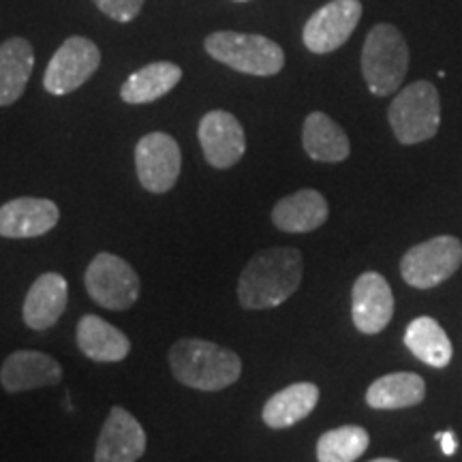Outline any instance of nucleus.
I'll return each mask as SVG.
<instances>
[{
	"instance_id": "nucleus-1",
	"label": "nucleus",
	"mask_w": 462,
	"mask_h": 462,
	"mask_svg": "<svg viewBox=\"0 0 462 462\" xmlns=\"http://www.w3.org/2000/svg\"><path fill=\"white\" fill-rule=\"evenodd\" d=\"M304 274L302 253L298 248H265L259 251L238 282V300L246 310L274 309L298 291Z\"/></svg>"
},
{
	"instance_id": "nucleus-2",
	"label": "nucleus",
	"mask_w": 462,
	"mask_h": 462,
	"mask_svg": "<svg viewBox=\"0 0 462 462\" xmlns=\"http://www.w3.org/2000/svg\"><path fill=\"white\" fill-rule=\"evenodd\" d=\"M173 377L201 392H218L240 379L242 362L234 351L199 338H182L170 349Z\"/></svg>"
},
{
	"instance_id": "nucleus-3",
	"label": "nucleus",
	"mask_w": 462,
	"mask_h": 462,
	"mask_svg": "<svg viewBox=\"0 0 462 462\" xmlns=\"http://www.w3.org/2000/svg\"><path fill=\"white\" fill-rule=\"evenodd\" d=\"M409 71V48L396 26L377 24L362 48V75L368 90L390 97L401 88Z\"/></svg>"
},
{
	"instance_id": "nucleus-4",
	"label": "nucleus",
	"mask_w": 462,
	"mask_h": 462,
	"mask_svg": "<svg viewBox=\"0 0 462 462\" xmlns=\"http://www.w3.org/2000/svg\"><path fill=\"white\" fill-rule=\"evenodd\" d=\"M204 48L215 60L238 73L270 78L285 67V51L263 34L221 31L208 34Z\"/></svg>"
},
{
	"instance_id": "nucleus-5",
	"label": "nucleus",
	"mask_w": 462,
	"mask_h": 462,
	"mask_svg": "<svg viewBox=\"0 0 462 462\" xmlns=\"http://www.w3.org/2000/svg\"><path fill=\"white\" fill-rule=\"evenodd\" d=\"M388 118L396 140L404 146L429 142L441 125V99L430 82H413L392 101Z\"/></svg>"
},
{
	"instance_id": "nucleus-6",
	"label": "nucleus",
	"mask_w": 462,
	"mask_h": 462,
	"mask_svg": "<svg viewBox=\"0 0 462 462\" xmlns=\"http://www.w3.org/2000/svg\"><path fill=\"white\" fill-rule=\"evenodd\" d=\"M88 296L107 310H126L140 298V276L123 257L99 253L86 268Z\"/></svg>"
},
{
	"instance_id": "nucleus-7",
	"label": "nucleus",
	"mask_w": 462,
	"mask_h": 462,
	"mask_svg": "<svg viewBox=\"0 0 462 462\" xmlns=\"http://www.w3.org/2000/svg\"><path fill=\"white\" fill-rule=\"evenodd\" d=\"M462 263V242L454 236H439L404 253L401 274L407 285L432 289L456 274Z\"/></svg>"
},
{
	"instance_id": "nucleus-8",
	"label": "nucleus",
	"mask_w": 462,
	"mask_h": 462,
	"mask_svg": "<svg viewBox=\"0 0 462 462\" xmlns=\"http://www.w3.org/2000/svg\"><path fill=\"white\" fill-rule=\"evenodd\" d=\"M101 65V51L86 37H69L51 56L43 75V86L50 95L62 97L84 86Z\"/></svg>"
},
{
	"instance_id": "nucleus-9",
	"label": "nucleus",
	"mask_w": 462,
	"mask_h": 462,
	"mask_svg": "<svg viewBox=\"0 0 462 462\" xmlns=\"http://www.w3.org/2000/svg\"><path fill=\"white\" fill-rule=\"evenodd\" d=\"M360 0H330L306 22L302 31L306 50L313 51V54L337 51L340 45L349 42V37L360 24Z\"/></svg>"
},
{
	"instance_id": "nucleus-10",
	"label": "nucleus",
	"mask_w": 462,
	"mask_h": 462,
	"mask_svg": "<svg viewBox=\"0 0 462 462\" xmlns=\"http://www.w3.org/2000/svg\"><path fill=\"white\" fill-rule=\"evenodd\" d=\"M135 167L148 193H167L180 176L182 154L178 142L167 133H148L135 146Z\"/></svg>"
},
{
	"instance_id": "nucleus-11",
	"label": "nucleus",
	"mask_w": 462,
	"mask_h": 462,
	"mask_svg": "<svg viewBox=\"0 0 462 462\" xmlns=\"http://www.w3.org/2000/svg\"><path fill=\"white\" fill-rule=\"evenodd\" d=\"M198 137L206 161L217 170H229L245 157V129L238 118L225 109H212L201 118Z\"/></svg>"
},
{
	"instance_id": "nucleus-12",
	"label": "nucleus",
	"mask_w": 462,
	"mask_h": 462,
	"mask_svg": "<svg viewBox=\"0 0 462 462\" xmlns=\"http://www.w3.org/2000/svg\"><path fill=\"white\" fill-rule=\"evenodd\" d=\"M394 315V296L388 281L377 273H364L351 291V317L362 334H379Z\"/></svg>"
},
{
	"instance_id": "nucleus-13",
	"label": "nucleus",
	"mask_w": 462,
	"mask_h": 462,
	"mask_svg": "<svg viewBox=\"0 0 462 462\" xmlns=\"http://www.w3.org/2000/svg\"><path fill=\"white\" fill-rule=\"evenodd\" d=\"M146 452V432L123 407H114L103 424L95 462H137Z\"/></svg>"
},
{
	"instance_id": "nucleus-14",
	"label": "nucleus",
	"mask_w": 462,
	"mask_h": 462,
	"mask_svg": "<svg viewBox=\"0 0 462 462\" xmlns=\"http://www.w3.org/2000/svg\"><path fill=\"white\" fill-rule=\"evenodd\" d=\"M60 210L51 199L17 198L0 206V236L3 238H37L58 225Z\"/></svg>"
},
{
	"instance_id": "nucleus-15",
	"label": "nucleus",
	"mask_w": 462,
	"mask_h": 462,
	"mask_svg": "<svg viewBox=\"0 0 462 462\" xmlns=\"http://www.w3.org/2000/svg\"><path fill=\"white\" fill-rule=\"evenodd\" d=\"M62 366L42 351H14L0 368V383L9 394L60 383Z\"/></svg>"
},
{
	"instance_id": "nucleus-16",
	"label": "nucleus",
	"mask_w": 462,
	"mask_h": 462,
	"mask_svg": "<svg viewBox=\"0 0 462 462\" xmlns=\"http://www.w3.org/2000/svg\"><path fill=\"white\" fill-rule=\"evenodd\" d=\"M69 285L65 276L45 273L32 282L24 298L22 319L31 330H50L67 309Z\"/></svg>"
},
{
	"instance_id": "nucleus-17",
	"label": "nucleus",
	"mask_w": 462,
	"mask_h": 462,
	"mask_svg": "<svg viewBox=\"0 0 462 462\" xmlns=\"http://www.w3.org/2000/svg\"><path fill=\"white\" fill-rule=\"evenodd\" d=\"M75 338L79 351L99 364L123 362L131 351V340L126 334L97 315H84L79 319Z\"/></svg>"
},
{
	"instance_id": "nucleus-18",
	"label": "nucleus",
	"mask_w": 462,
	"mask_h": 462,
	"mask_svg": "<svg viewBox=\"0 0 462 462\" xmlns=\"http://www.w3.org/2000/svg\"><path fill=\"white\" fill-rule=\"evenodd\" d=\"M330 208L319 190L302 189L282 198L273 210V223L285 234H306L328 221Z\"/></svg>"
},
{
	"instance_id": "nucleus-19",
	"label": "nucleus",
	"mask_w": 462,
	"mask_h": 462,
	"mask_svg": "<svg viewBox=\"0 0 462 462\" xmlns=\"http://www.w3.org/2000/svg\"><path fill=\"white\" fill-rule=\"evenodd\" d=\"M34 69V50L28 39L14 37L0 45V107L14 106L24 95Z\"/></svg>"
},
{
	"instance_id": "nucleus-20",
	"label": "nucleus",
	"mask_w": 462,
	"mask_h": 462,
	"mask_svg": "<svg viewBox=\"0 0 462 462\" xmlns=\"http://www.w3.org/2000/svg\"><path fill=\"white\" fill-rule=\"evenodd\" d=\"M317 402H319V388L309 381H302V383L289 385L268 398V402L263 404L262 418L268 429L282 430L309 418Z\"/></svg>"
},
{
	"instance_id": "nucleus-21",
	"label": "nucleus",
	"mask_w": 462,
	"mask_h": 462,
	"mask_svg": "<svg viewBox=\"0 0 462 462\" xmlns=\"http://www.w3.org/2000/svg\"><path fill=\"white\" fill-rule=\"evenodd\" d=\"M182 79V69L173 62H150V65L137 69L129 75V79L120 88V99L129 106H143L154 103L167 92L176 88Z\"/></svg>"
},
{
	"instance_id": "nucleus-22",
	"label": "nucleus",
	"mask_w": 462,
	"mask_h": 462,
	"mask_svg": "<svg viewBox=\"0 0 462 462\" xmlns=\"http://www.w3.org/2000/svg\"><path fill=\"white\" fill-rule=\"evenodd\" d=\"M302 143L306 154L313 161H321V163H340L351 152L346 133L323 112L306 116Z\"/></svg>"
},
{
	"instance_id": "nucleus-23",
	"label": "nucleus",
	"mask_w": 462,
	"mask_h": 462,
	"mask_svg": "<svg viewBox=\"0 0 462 462\" xmlns=\"http://www.w3.org/2000/svg\"><path fill=\"white\" fill-rule=\"evenodd\" d=\"M404 345L420 362L432 368H446L454 354L446 330L432 317H418L409 323L404 332Z\"/></svg>"
},
{
	"instance_id": "nucleus-24",
	"label": "nucleus",
	"mask_w": 462,
	"mask_h": 462,
	"mask_svg": "<svg viewBox=\"0 0 462 462\" xmlns=\"http://www.w3.org/2000/svg\"><path fill=\"white\" fill-rule=\"evenodd\" d=\"M426 396V383L415 373H392L373 381L366 402L373 409H407L420 404Z\"/></svg>"
},
{
	"instance_id": "nucleus-25",
	"label": "nucleus",
	"mask_w": 462,
	"mask_h": 462,
	"mask_svg": "<svg viewBox=\"0 0 462 462\" xmlns=\"http://www.w3.org/2000/svg\"><path fill=\"white\" fill-rule=\"evenodd\" d=\"M371 437L362 426H340L323 432L317 441L319 462H354L368 449Z\"/></svg>"
},
{
	"instance_id": "nucleus-26",
	"label": "nucleus",
	"mask_w": 462,
	"mask_h": 462,
	"mask_svg": "<svg viewBox=\"0 0 462 462\" xmlns=\"http://www.w3.org/2000/svg\"><path fill=\"white\" fill-rule=\"evenodd\" d=\"M97 5V9L107 17H112L114 22H120V24H126V22H133L143 7L146 0H92Z\"/></svg>"
},
{
	"instance_id": "nucleus-27",
	"label": "nucleus",
	"mask_w": 462,
	"mask_h": 462,
	"mask_svg": "<svg viewBox=\"0 0 462 462\" xmlns=\"http://www.w3.org/2000/svg\"><path fill=\"white\" fill-rule=\"evenodd\" d=\"M437 441H441V449L446 456H454L456 448H458V443H456L454 439V432L452 430H446V432H437Z\"/></svg>"
},
{
	"instance_id": "nucleus-28",
	"label": "nucleus",
	"mask_w": 462,
	"mask_h": 462,
	"mask_svg": "<svg viewBox=\"0 0 462 462\" xmlns=\"http://www.w3.org/2000/svg\"><path fill=\"white\" fill-rule=\"evenodd\" d=\"M371 462H398V460H394V458H374Z\"/></svg>"
},
{
	"instance_id": "nucleus-29",
	"label": "nucleus",
	"mask_w": 462,
	"mask_h": 462,
	"mask_svg": "<svg viewBox=\"0 0 462 462\" xmlns=\"http://www.w3.org/2000/svg\"><path fill=\"white\" fill-rule=\"evenodd\" d=\"M238 3H245V0H238Z\"/></svg>"
}]
</instances>
